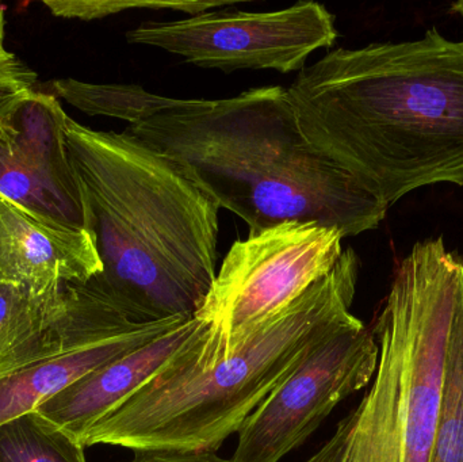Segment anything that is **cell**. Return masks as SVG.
Instances as JSON below:
<instances>
[{
  "label": "cell",
  "mask_w": 463,
  "mask_h": 462,
  "mask_svg": "<svg viewBox=\"0 0 463 462\" xmlns=\"http://www.w3.org/2000/svg\"><path fill=\"white\" fill-rule=\"evenodd\" d=\"M305 137L391 208L419 187L463 186V42L339 48L286 89Z\"/></svg>",
  "instance_id": "obj_1"
},
{
  "label": "cell",
  "mask_w": 463,
  "mask_h": 462,
  "mask_svg": "<svg viewBox=\"0 0 463 462\" xmlns=\"http://www.w3.org/2000/svg\"><path fill=\"white\" fill-rule=\"evenodd\" d=\"M65 143L102 263L87 285L135 323L194 316L217 276L219 203L125 130L68 116Z\"/></svg>",
  "instance_id": "obj_2"
},
{
  "label": "cell",
  "mask_w": 463,
  "mask_h": 462,
  "mask_svg": "<svg viewBox=\"0 0 463 462\" xmlns=\"http://www.w3.org/2000/svg\"><path fill=\"white\" fill-rule=\"evenodd\" d=\"M182 165L250 233L285 222L375 230L389 206L305 137L286 89H250L227 99H174L125 129Z\"/></svg>",
  "instance_id": "obj_3"
},
{
  "label": "cell",
  "mask_w": 463,
  "mask_h": 462,
  "mask_svg": "<svg viewBox=\"0 0 463 462\" xmlns=\"http://www.w3.org/2000/svg\"><path fill=\"white\" fill-rule=\"evenodd\" d=\"M359 259L343 250L331 271L260 325L236 354L211 366L195 357L208 335L95 423L79 444L135 453L217 452L326 336L355 319Z\"/></svg>",
  "instance_id": "obj_4"
},
{
  "label": "cell",
  "mask_w": 463,
  "mask_h": 462,
  "mask_svg": "<svg viewBox=\"0 0 463 462\" xmlns=\"http://www.w3.org/2000/svg\"><path fill=\"white\" fill-rule=\"evenodd\" d=\"M462 273L463 258L442 238L402 260L372 328L380 346L372 385L305 462H430Z\"/></svg>",
  "instance_id": "obj_5"
},
{
  "label": "cell",
  "mask_w": 463,
  "mask_h": 462,
  "mask_svg": "<svg viewBox=\"0 0 463 462\" xmlns=\"http://www.w3.org/2000/svg\"><path fill=\"white\" fill-rule=\"evenodd\" d=\"M190 317L135 323L89 285H65L60 314L32 320L0 339V425L35 411Z\"/></svg>",
  "instance_id": "obj_6"
},
{
  "label": "cell",
  "mask_w": 463,
  "mask_h": 462,
  "mask_svg": "<svg viewBox=\"0 0 463 462\" xmlns=\"http://www.w3.org/2000/svg\"><path fill=\"white\" fill-rule=\"evenodd\" d=\"M345 236L315 222H285L231 247L194 315L211 334L195 357L211 366L239 353L263 323L329 273Z\"/></svg>",
  "instance_id": "obj_7"
},
{
  "label": "cell",
  "mask_w": 463,
  "mask_h": 462,
  "mask_svg": "<svg viewBox=\"0 0 463 462\" xmlns=\"http://www.w3.org/2000/svg\"><path fill=\"white\" fill-rule=\"evenodd\" d=\"M335 16L317 2L267 13L213 11L173 22H146L127 33L133 45L154 46L201 68L233 72H296L313 52L334 45Z\"/></svg>",
  "instance_id": "obj_8"
},
{
  "label": "cell",
  "mask_w": 463,
  "mask_h": 462,
  "mask_svg": "<svg viewBox=\"0 0 463 462\" xmlns=\"http://www.w3.org/2000/svg\"><path fill=\"white\" fill-rule=\"evenodd\" d=\"M380 346L351 320L326 336L247 418L232 462H279L320 428L337 404L374 379Z\"/></svg>",
  "instance_id": "obj_9"
},
{
  "label": "cell",
  "mask_w": 463,
  "mask_h": 462,
  "mask_svg": "<svg viewBox=\"0 0 463 462\" xmlns=\"http://www.w3.org/2000/svg\"><path fill=\"white\" fill-rule=\"evenodd\" d=\"M59 99L35 90L0 136V198L37 219L87 231L86 209L68 156Z\"/></svg>",
  "instance_id": "obj_10"
},
{
  "label": "cell",
  "mask_w": 463,
  "mask_h": 462,
  "mask_svg": "<svg viewBox=\"0 0 463 462\" xmlns=\"http://www.w3.org/2000/svg\"><path fill=\"white\" fill-rule=\"evenodd\" d=\"M209 331L208 323L190 317L159 338L87 374L34 412L79 442L95 423L173 365Z\"/></svg>",
  "instance_id": "obj_11"
},
{
  "label": "cell",
  "mask_w": 463,
  "mask_h": 462,
  "mask_svg": "<svg viewBox=\"0 0 463 462\" xmlns=\"http://www.w3.org/2000/svg\"><path fill=\"white\" fill-rule=\"evenodd\" d=\"M102 271L89 231L37 219L0 198V282L38 295L86 285Z\"/></svg>",
  "instance_id": "obj_12"
},
{
  "label": "cell",
  "mask_w": 463,
  "mask_h": 462,
  "mask_svg": "<svg viewBox=\"0 0 463 462\" xmlns=\"http://www.w3.org/2000/svg\"><path fill=\"white\" fill-rule=\"evenodd\" d=\"M430 462H463V273L446 347Z\"/></svg>",
  "instance_id": "obj_13"
},
{
  "label": "cell",
  "mask_w": 463,
  "mask_h": 462,
  "mask_svg": "<svg viewBox=\"0 0 463 462\" xmlns=\"http://www.w3.org/2000/svg\"><path fill=\"white\" fill-rule=\"evenodd\" d=\"M52 94L89 116L124 119L129 125L170 108L174 98L159 97L140 86L94 84L75 79L51 81Z\"/></svg>",
  "instance_id": "obj_14"
},
{
  "label": "cell",
  "mask_w": 463,
  "mask_h": 462,
  "mask_svg": "<svg viewBox=\"0 0 463 462\" xmlns=\"http://www.w3.org/2000/svg\"><path fill=\"white\" fill-rule=\"evenodd\" d=\"M84 450L34 411L0 425V462H87Z\"/></svg>",
  "instance_id": "obj_15"
},
{
  "label": "cell",
  "mask_w": 463,
  "mask_h": 462,
  "mask_svg": "<svg viewBox=\"0 0 463 462\" xmlns=\"http://www.w3.org/2000/svg\"><path fill=\"white\" fill-rule=\"evenodd\" d=\"M62 289L38 295L22 285L0 282V339L13 334L33 315L56 300Z\"/></svg>",
  "instance_id": "obj_16"
},
{
  "label": "cell",
  "mask_w": 463,
  "mask_h": 462,
  "mask_svg": "<svg viewBox=\"0 0 463 462\" xmlns=\"http://www.w3.org/2000/svg\"><path fill=\"white\" fill-rule=\"evenodd\" d=\"M37 73L7 49L0 51V136L19 103L35 91Z\"/></svg>",
  "instance_id": "obj_17"
},
{
  "label": "cell",
  "mask_w": 463,
  "mask_h": 462,
  "mask_svg": "<svg viewBox=\"0 0 463 462\" xmlns=\"http://www.w3.org/2000/svg\"><path fill=\"white\" fill-rule=\"evenodd\" d=\"M43 5L51 10L54 16L61 18H76L90 21L100 18L121 10L119 3L113 2H80V0H45Z\"/></svg>",
  "instance_id": "obj_18"
},
{
  "label": "cell",
  "mask_w": 463,
  "mask_h": 462,
  "mask_svg": "<svg viewBox=\"0 0 463 462\" xmlns=\"http://www.w3.org/2000/svg\"><path fill=\"white\" fill-rule=\"evenodd\" d=\"M127 462H232L220 457L216 452L174 453L143 452L135 453V457Z\"/></svg>",
  "instance_id": "obj_19"
},
{
  "label": "cell",
  "mask_w": 463,
  "mask_h": 462,
  "mask_svg": "<svg viewBox=\"0 0 463 462\" xmlns=\"http://www.w3.org/2000/svg\"><path fill=\"white\" fill-rule=\"evenodd\" d=\"M5 5H0V51H5V45H3V40H5Z\"/></svg>",
  "instance_id": "obj_20"
},
{
  "label": "cell",
  "mask_w": 463,
  "mask_h": 462,
  "mask_svg": "<svg viewBox=\"0 0 463 462\" xmlns=\"http://www.w3.org/2000/svg\"><path fill=\"white\" fill-rule=\"evenodd\" d=\"M451 11H453V13L459 14L463 19V2H457L454 3V5H451Z\"/></svg>",
  "instance_id": "obj_21"
}]
</instances>
